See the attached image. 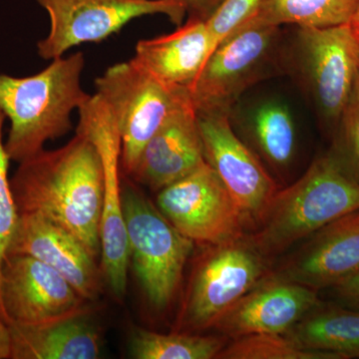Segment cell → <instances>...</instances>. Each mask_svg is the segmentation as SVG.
Returning <instances> with one entry per match:
<instances>
[{
  "mask_svg": "<svg viewBox=\"0 0 359 359\" xmlns=\"http://www.w3.org/2000/svg\"><path fill=\"white\" fill-rule=\"evenodd\" d=\"M18 214H35L69 231L92 256L101 255L104 172L88 137L76 131L63 147L18 163L11 178Z\"/></svg>",
  "mask_w": 359,
  "mask_h": 359,
  "instance_id": "6da1fadb",
  "label": "cell"
},
{
  "mask_svg": "<svg viewBox=\"0 0 359 359\" xmlns=\"http://www.w3.org/2000/svg\"><path fill=\"white\" fill-rule=\"evenodd\" d=\"M84 67V54L78 51L53 59L30 76L0 73V110L11 122L6 148L11 161L29 159L70 131L72 113L92 96L82 87Z\"/></svg>",
  "mask_w": 359,
  "mask_h": 359,
  "instance_id": "7a4b0ae2",
  "label": "cell"
},
{
  "mask_svg": "<svg viewBox=\"0 0 359 359\" xmlns=\"http://www.w3.org/2000/svg\"><path fill=\"white\" fill-rule=\"evenodd\" d=\"M358 210L359 182L337 155L328 154L314 161L292 185L278 189L261 223L247 237L269 259Z\"/></svg>",
  "mask_w": 359,
  "mask_h": 359,
  "instance_id": "3957f363",
  "label": "cell"
},
{
  "mask_svg": "<svg viewBox=\"0 0 359 359\" xmlns=\"http://www.w3.org/2000/svg\"><path fill=\"white\" fill-rule=\"evenodd\" d=\"M130 262L151 306L166 309L181 285L194 243L170 223L139 189L122 184Z\"/></svg>",
  "mask_w": 359,
  "mask_h": 359,
  "instance_id": "277c9868",
  "label": "cell"
},
{
  "mask_svg": "<svg viewBox=\"0 0 359 359\" xmlns=\"http://www.w3.org/2000/svg\"><path fill=\"white\" fill-rule=\"evenodd\" d=\"M96 95L110 111L121 138V171H133L139 155L175 111L192 104L190 92L159 81L133 59L108 67L95 80Z\"/></svg>",
  "mask_w": 359,
  "mask_h": 359,
  "instance_id": "5b68a950",
  "label": "cell"
},
{
  "mask_svg": "<svg viewBox=\"0 0 359 359\" xmlns=\"http://www.w3.org/2000/svg\"><path fill=\"white\" fill-rule=\"evenodd\" d=\"M268 261L247 235L205 245L197 259L179 313L178 332L214 328L219 318L271 275Z\"/></svg>",
  "mask_w": 359,
  "mask_h": 359,
  "instance_id": "8992f818",
  "label": "cell"
},
{
  "mask_svg": "<svg viewBox=\"0 0 359 359\" xmlns=\"http://www.w3.org/2000/svg\"><path fill=\"white\" fill-rule=\"evenodd\" d=\"M280 27L250 22L216 47L191 89L196 111L231 113L252 85L271 73Z\"/></svg>",
  "mask_w": 359,
  "mask_h": 359,
  "instance_id": "52a82bcc",
  "label": "cell"
},
{
  "mask_svg": "<svg viewBox=\"0 0 359 359\" xmlns=\"http://www.w3.org/2000/svg\"><path fill=\"white\" fill-rule=\"evenodd\" d=\"M48 13L50 29L37 42L44 60L62 57L71 48L98 43L119 32L132 20L163 14L183 25L187 11L178 0H36Z\"/></svg>",
  "mask_w": 359,
  "mask_h": 359,
  "instance_id": "ba28073f",
  "label": "cell"
},
{
  "mask_svg": "<svg viewBox=\"0 0 359 359\" xmlns=\"http://www.w3.org/2000/svg\"><path fill=\"white\" fill-rule=\"evenodd\" d=\"M76 131L88 137L100 155L104 172L101 222V271L117 299L124 297L128 280L130 252L122 207L121 138L110 111L98 96L78 110Z\"/></svg>",
  "mask_w": 359,
  "mask_h": 359,
  "instance_id": "9c48e42d",
  "label": "cell"
},
{
  "mask_svg": "<svg viewBox=\"0 0 359 359\" xmlns=\"http://www.w3.org/2000/svg\"><path fill=\"white\" fill-rule=\"evenodd\" d=\"M156 205L194 244L217 245L245 236L237 203L207 162L160 190Z\"/></svg>",
  "mask_w": 359,
  "mask_h": 359,
  "instance_id": "30bf717a",
  "label": "cell"
},
{
  "mask_svg": "<svg viewBox=\"0 0 359 359\" xmlns=\"http://www.w3.org/2000/svg\"><path fill=\"white\" fill-rule=\"evenodd\" d=\"M196 114L205 162L237 203L247 230L252 231L261 223L278 185L231 128V113L196 111Z\"/></svg>",
  "mask_w": 359,
  "mask_h": 359,
  "instance_id": "8fae6325",
  "label": "cell"
},
{
  "mask_svg": "<svg viewBox=\"0 0 359 359\" xmlns=\"http://www.w3.org/2000/svg\"><path fill=\"white\" fill-rule=\"evenodd\" d=\"M297 55L302 80L328 120L341 117L359 69V39L351 25L299 27Z\"/></svg>",
  "mask_w": 359,
  "mask_h": 359,
  "instance_id": "7c38bea8",
  "label": "cell"
},
{
  "mask_svg": "<svg viewBox=\"0 0 359 359\" xmlns=\"http://www.w3.org/2000/svg\"><path fill=\"white\" fill-rule=\"evenodd\" d=\"M86 302L55 269L34 257L6 255L0 280V308L9 325L61 320L88 309Z\"/></svg>",
  "mask_w": 359,
  "mask_h": 359,
  "instance_id": "4fadbf2b",
  "label": "cell"
},
{
  "mask_svg": "<svg viewBox=\"0 0 359 359\" xmlns=\"http://www.w3.org/2000/svg\"><path fill=\"white\" fill-rule=\"evenodd\" d=\"M320 304L316 290L271 271L224 313L214 328L233 339L250 334H287Z\"/></svg>",
  "mask_w": 359,
  "mask_h": 359,
  "instance_id": "5bb4252c",
  "label": "cell"
},
{
  "mask_svg": "<svg viewBox=\"0 0 359 359\" xmlns=\"http://www.w3.org/2000/svg\"><path fill=\"white\" fill-rule=\"evenodd\" d=\"M7 254L34 257L65 276L87 302L101 292L102 271L95 257L69 231L35 214H18Z\"/></svg>",
  "mask_w": 359,
  "mask_h": 359,
  "instance_id": "9a60e30c",
  "label": "cell"
},
{
  "mask_svg": "<svg viewBox=\"0 0 359 359\" xmlns=\"http://www.w3.org/2000/svg\"><path fill=\"white\" fill-rule=\"evenodd\" d=\"M276 271V276L318 292L334 287L359 271V210L321 228Z\"/></svg>",
  "mask_w": 359,
  "mask_h": 359,
  "instance_id": "2e32d148",
  "label": "cell"
},
{
  "mask_svg": "<svg viewBox=\"0 0 359 359\" xmlns=\"http://www.w3.org/2000/svg\"><path fill=\"white\" fill-rule=\"evenodd\" d=\"M193 104L175 111L146 144L130 178L159 192L205 164Z\"/></svg>",
  "mask_w": 359,
  "mask_h": 359,
  "instance_id": "e0dca14e",
  "label": "cell"
},
{
  "mask_svg": "<svg viewBox=\"0 0 359 359\" xmlns=\"http://www.w3.org/2000/svg\"><path fill=\"white\" fill-rule=\"evenodd\" d=\"M205 21L188 18L174 32L140 40L132 59L167 86L190 92L212 50Z\"/></svg>",
  "mask_w": 359,
  "mask_h": 359,
  "instance_id": "ac0fdd59",
  "label": "cell"
},
{
  "mask_svg": "<svg viewBox=\"0 0 359 359\" xmlns=\"http://www.w3.org/2000/svg\"><path fill=\"white\" fill-rule=\"evenodd\" d=\"M11 359H97L102 339L88 309L34 325H9Z\"/></svg>",
  "mask_w": 359,
  "mask_h": 359,
  "instance_id": "d6986e66",
  "label": "cell"
},
{
  "mask_svg": "<svg viewBox=\"0 0 359 359\" xmlns=\"http://www.w3.org/2000/svg\"><path fill=\"white\" fill-rule=\"evenodd\" d=\"M311 351L359 358V309L318 304L287 334Z\"/></svg>",
  "mask_w": 359,
  "mask_h": 359,
  "instance_id": "ffe728a7",
  "label": "cell"
},
{
  "mask_svg": "<svg viewBox=\"0 0 359 359\" xmlns=\"http://www.w3.org/2000/svg\"><path fill=\"white\" fill-rule=\"evenodd\" d=\"M358 6L359 0H266L247 23L332 27L351 23Z\"/></svg>",
  "mask_w": 359,
  "mask_h": 359,
  "instance_id": "44dd1931",
  "label": "cell"
},
{
  "mask_svg": "<svg viewBox=\"0 0 359 359\" xmlns=\"http://www.w3.org/2000/svg\"><path fill=\"white\" fill-rule=\"evenodd\" d=\"M249 130L264 161L278 170L289 166L294 159L297 137L287 106L276 101L257 106L250 117Z\"/></svg>",
  "mask_w": 359,
  "mask_h": 359,
  "instance_id": "7402d4cb",
  "label": "cell"
},
{
  "mask_svg": "<svg viewBox=\"0 0 359 359\" xmlns=\"http://www.w3.org/2000/svg\"><path fill=\"white\" fill-rule=\"evenodd\" d=\"M224 347L223 339L212 335L185 332L166 334L135 328L129 353L136 359H217Z\"/></svg>",
  "mask_w": 359,
  "mask_h": 359,
  "instance_id": "603a6c76",
  "label": "cell"
},
{
  "mask_svg": "<svg viewBox=\"0 0 359 359\" xmlns=\"http://www.w3.org/2000/svg\"><path fill=\"white\" fill-rule=\"evenodd\" d=\"M217 359H341L334 353L311 351L287 334H250L233 339Z\"/></svg>",
  "mask_w": 359,
  "mask_h": 359,
  "instance_id": "cb8c5ba5",
  "label": "cell"
},
{
  "mask_svg": "<svg viewBox=\"0 0 359 359\" xmlns=\"http://www.w3.org/2000/svg\"><path fill=\"white\" fill-rule=\"evenodd\" d=\"M266 0H224L207 22L212 52L224 40L237 32L256 14Z\"/></svg>",
  "mask_w": 359,
  "mask_h": 359,
  "instance_id": "d4e9b609",
  "label": "cell"
},
{
  "mask_svg": "<svg viewBox=\"0 0 359 359\" xmlns=\"http://www.w3.org/2000/svg\"><path fill=\"white\" fill-rule=\"evenodd\" d=\"M6 119V116L0 110V280L7 248L18 219V212L11 190V178L8 176L9 162L11 160L7 154L6 142L4 141V125Z\"/></svg>",
  "mask_w": 359,
  "mask_h": 359,
  "instance_id": "484cf974",
  "label": "cell"
},
{
  "mask_svg": "<svg viewBox=\"0 0 359 359\" xmlns=\"http://www.w3.org/2000/svg\"><path fill=\"white\" fill-rule=\"evenodd\" d=\"M341 148L337 155L348 173L359 182V69L353 91L340 117Z\"/></svg>",
  "mask_w": 359,
  "mask_h": 359,
  "instance_id": "4316f807",
  "label": "cell"
},
{
  "mask_svg": "<svg viewBox=\"0 0 359 359\" xmlns=\"http://www.w3.org/2000/svg\"><path fill=\"white\" fill-rule=\"evenodd\" d=\"M178 1L185 6L189 18L208 20L224 0H178Z\"/></svg>",
  "mask_w": 359,
  "mask_h": 359,
  "instance_id": "83f0119b",
  "label": "cell"
},
{
  "mask_svg": "<svg viewBox=\"0 0 359 359\" xmlns=\"http://www.w3.org/2000/svg\"><path fill=\"white\" fill-rule=\"evenodd\" d=\"M337 295L348 306L359 309V271L334 287Z\"/></svg>",
  "mask_w": 359,
  "mask_h": 359,
  "instance_id": "f1b7e54d",
  "label": "cell"
},
{
  "mask_svg": "<svg viewBox=\"0 0 359 359\" xmlns=\"http://www.w3.org/2000/svg\"><path fill=\"white\" fill-rule=\"evenodd\" d=\"M11 327L4 318L0 308V359L11 358Z\"/></svg>",
  "mask_w": 359,
  "mask_h": 359,
  "instance_id": "f546056e",
  "label": "cell"
},
{
  "mask_svg": "<svg viewBox=\"0 0 359 359\" xmlns=\"http://www.w3.org/2000/svg\"><path fill=\"white\" fill-rule=\"evenodd\" d=\"M349 25H351V28H353L354 33H355L356 36H358V39H359V6L358 11H356V13L354 14L353 20H351Z\"/></svg>",
  "mask_w": 359,
  "mask_h": 359,
  "instance_id": "4dcf8cb0",
  "label": "cell"
},
{
  "mask_svg": "<svg viewBox=\"0 0 359 359\" xmlns=\"http://www.w3.org/2000/svg\"><path fill=\"white\" fill-rule=\"evenodd\" d=\"M358 67H359V66H358Z\"/></svg>",
  "mask_w": 359,
  "mask_h": 359,
  "instance_id": "1f68e13d",
  "label": "cell"
}]
</instances>
